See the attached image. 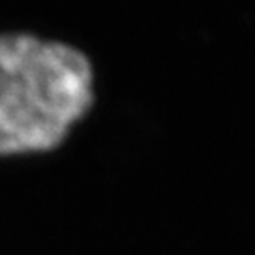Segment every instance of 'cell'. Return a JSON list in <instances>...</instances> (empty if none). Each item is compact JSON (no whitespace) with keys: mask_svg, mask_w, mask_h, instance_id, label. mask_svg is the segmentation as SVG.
<instances>
[{"mask_svg":"<svg viewBox=\"0 0 255 255\" xmlns=\"http://www.w3.org/2000/svg\"><path fill=\"white\" fill-rule=\"evenodd\" d=\"M93 99V68L82 51L32 34H0L2 157L61 146Z\"/></svg>","mask_w":255,"mask_h":255,"instance_id":"6da1fadb","label":"cell"}]
</instances>
